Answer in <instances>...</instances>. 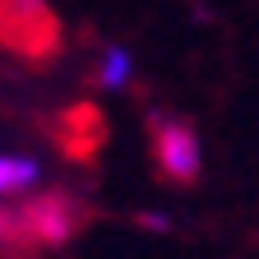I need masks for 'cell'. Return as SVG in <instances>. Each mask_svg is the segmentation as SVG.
<instances>
[{"label":"cell","mask_w":259,"mask_h":259,"mask_svg":"<svg viewBox=\"0 0 259 259\" xmlns=\"http://www.w3.org/2000/svg\"><path fill=\"white\" fill-rule=\"evenodd\" d=\"M148 144H153V171L167 185H194L199 181L204 157H199V135H194L190 120L153 111L148 116Z\"/></svg>","instance_id":"1"},{"label":"cell","mask_w":259,"mask_h":259,"mask_svg":"<svg viewBox=\"0 0 259 259\" xmlns=\"http://www.w3.org/2000/svg\"><path fill=\"white\" fill-rule=\"evenodd\" d=\"M0 42L32 60H47L60 47V23L47 0H0Z\"/></svg>","instance_id":"2"},{"label":"cell","mask_w":259,"mask_h":259,"mask_svg":"<svg viewBox=\"0 0 259 259\" xmlns=\"http://www.w3.org/2000/svg\"><path fill=\"white\" fill-rule=\"evenodd\" d=\"M74 227H79V204L70 199V194H37L32 204L19 208V232L28 241H42V245H60V241H70L74 236Z\"/></svg>","instance_id":"3"},{"label":"cell","mask_w":259,"mask_h":259,"mask_svg":"<svg viewBox=\"0 0 259 259\" xmlns=\"http://www.w3.org/2000/svg\"><path fill=\"white\" fill-rule=\"evenodd\" d=\"M102 139H107V120H102L97 107H70V111H65V135H60V144H65L70 157H93Z\"/></svg>","instance_id":"4"},{"label":"cell","mask_w":259,"mask_h":259,"mask_svg":"<svg viewBox=\"0 0 259 259\" xmlns=\"http://www.w3.org/2000/svg\"><path fill=\"white\" fill-rule=\"evenodd\" d=\"M32 185H37V162H32V157L0 153V199H5V194H23Z\"/></svg>","instance_id":"5"},{"label":"cell","mask_w":259,"mask_h":259,"mask_svg":"<svg viewBox=\"0 0 259 259\" xmlns=\"http://www.w3.org/2000/svg\"><path fill=\"white\" fill-rule=\"evenodd\" d=\"M97 83H102V88H125V83H130V51H125V47H107V51H102Z\"/></svg>","instance_id":"6"}]
</instances>
